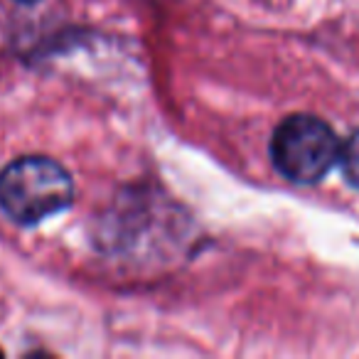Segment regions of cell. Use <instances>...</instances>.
Instances as JSON below:
<instances>
[{
	"mask_svg": "<svg viewBox=\"0 0 359 359\" xmlns=\"http://www.w3.org/2000/svg\"><path fill=\"white\" fill-rule=\"evenodd\" d=\"M18 3H25V6H32V3H37V0H18Z\"/></svg>",
	"mask_w": 359,
	"mask_h": 359,
	"instance_id": "cell-4",
	"label": "cell"
},
{
	"mask_svg": "<svg viewBox=\"0 0 359 359\" xmlns=\"http://www.w3.org/2000/svg\"><path fill=\"white\" fill-rule=\"evenodd\" d=\"M0 354H3V352H0Z\"/></svg>",
	"mask_w": 359,
	"mask_h": 359,
	"instance_id": "cell-5",
	"label": "cell"
},
{
	"mask_svg": "<svg viewBox=\"0 0 359 359\" xmlns=\"http://www.w3.org/2000/svg\"><path fill=\"white\" fill-rule=\"evenodd\" d=\"M337 133L323 118L295 114L280 121L271 140V158L283 177L295 185H315L339 163Z\"/></svg>",
	"mask_w": 359,
	"mask_h": 359,
	"instance_id": "cell-2",
	"label": "cell"
},
{
	"mask_svg": "<svg viewBox=\"0 0 359 359\" xmlns=\"http://www.w3.org/2000/svg\"><path fill=\"white\" fill-rule=\"evenodd\" d=\"M339 163H342V175L349 185L359 190V130H354L339 150Z\"/></svg>",
	"mask_w": 359,
	"mask_h": 359,
	"instance_id": "cell-3",
	"label": "cell"
},
{
	"mask_svg": "<svg viewBox=\"0 0 359 359\" xmlns=\"http://www.w3.org/2000/svg\"><path fill=\"white\" fill-rule=\"evenodd\" d=\"M74 200V182L57 160L42 155L13 160L0 172V207L18 224H40Z\"/></svg>",
	"mask_w": 359,
	"mask_h": 359,
	"instance_id": "cell-1",
	"label": "cell"
}]
</instances>
